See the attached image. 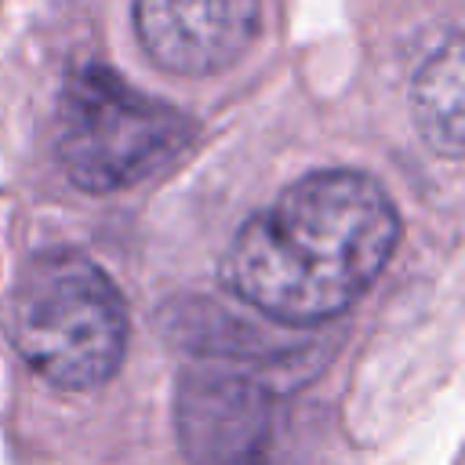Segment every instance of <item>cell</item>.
<instances>
[{
    "label": "cell",
    "instance_id": "obj_3",
    "mask_svg": "<svg viewBox=\"0 0 465 465\" xmlns=\"http://www.w3.org/2000/svg\"><path fill=\"white\" fill-rule=\"evenodd\" d=\"M196 127L174 105L134 91L105 65H80L58 98L54 156L84 193L131 189L167 171Z\"/></svg>",
    "mask_w": 465,
    "mask_h": 465
},
{
    "label": "cell",
    "instance_id": "obj_6",
    "mask_svg": "<svg viewBox=\"0 0 465 465\" xmlns=\"http://www.w3.org/2000/svg\"><path fill=\"white\" fill-rule=\"evenodd\" d=\"M411 113L425 138V145L447 160L461 156L465 142V62H461V33L447 29V36L421 58L411 80Z\"/></svg>",
    "mask_w": 465,
    "mask_h": 465
},
{
    "label": "cell",
    "instance_id": "obj_4",
    "mask_svg": "<svg viewBox=\"0 0 465 465\" xmlns=\"http://www.w3.org/2000/svg\"><path fill=\"white\" fill-rule=\"evenodd\" d=\"M174 429L189 465H269L276 381L229 360L196 363L178 378Z\"/></svg>",
    "mask_w": 465,
    "mask_h": 465
},
{
    "label": "cell",
    "instance_id": "obj_2",
    "mask_svg": "<svg viewBox=\"0 0 465 465\" xmlns=\"http://www.w3.org/2000/svg\"><path fill=\"white\" fill-rule=\"evenodd\" d=\"M7 334L40 378L84 392L116 374L127 345V309L98 262L51 247L22 265L7 298Z\"/></svg>",
    "mask_w": 465,
    "mask_h": 465
},
{
    "label": "cell",
    "instance_id": "obj_5",
    "mask_svg": "<svg viewBox=\"0 0 465 465\" xmlns=\"http://www.w3.org/2000/svg\"><path fill=\"white\" fill-rule=\"evenodd\" d=\"M131 18L153 65L178 76H211L254 44L262 0H134Z\"/></svg>",
    "mask_w": 465,
    "mask_h": 465
},
{
    "label": "cell",
    "instance_id": "obj_1",
    "mask_svg": "<svg viewBox=\"0 0 465 465\" xmlns=\"http://www.w3.org/2000/svg\"><path fill=\"white\" fill-rule=\"evenodd\" d=\"M400 240L392 196L363 171H312L243 222L222 258V283L276 323L345 312Z\"/></svg>",
    "mask_w": 465,
    "mask_h": 465
}]
</instances>
